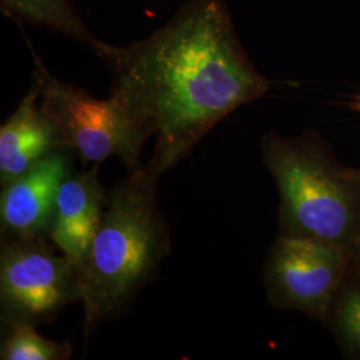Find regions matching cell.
Masks as SVG:
<instances>
[{"label": "cell", "instance_id": "1", "mask_svg": "<svg viewBox=\"0 0 360 360\" xmlns=\"http://www.w3.org/2000/svg\"><path fill=\"white\" fill-rule=\"evenodd\" d=\"M112 75L111 94L148 139L163 175L236 108L272 82L250 59L227 0H186L167 23L127 46L94 52Z\"/></svg>", "mask_w": 360, "mask_h": 360}, {"label": "cell", "instance_id": "2", "mask_svg": "<svg viewBox=\"0 0 360 360\" xmlns=\"http://www.w3.org/2000/svg\"><path fill=\"white\" fill-rule=\"evenodd\" d=\"M160 176L147 163L108 193L101 229L79 269L86 339L131 307L171 252L169 227L158 206Z\"/></svg>", "mask_w": 360, "mask_h": 360}, {"label": "cell", "instance_id": "3", "mask_svg": "<svg viewBox=\"0 0 360 360\" xmlns=\"http://www.w3.org/2000/svg\"><path fill=\"white\" fill-rule=\"evenodd\" d=\"M262 159L279 193V235L349 251L360 238V183L346 174L316 131L260 141Z\"/></svg>", "mask_w": 360, "mask_h": 360}, {"label": "cell", "instance_id": "4", "mask_svg": "<svg viewBox=\"0 0 360 360\" xmlns=\"http://www.w3.org/2000/svg\"><path fill=\"white\" fill-rule=\"evenodd\" d=\"M32 53L35 60L32 83L65 146L84 163L101 165L110 156H116L129 172L142 167L141 153L147 138L132 123L115 96L98 99L90 92L53 77L38 55Z\"/></svg>", "mask_w": 360, "mask_h": 360}, {"label": "cell", "instance_id": "5", "mask_svg": "<svg viewBox=\"0 0 360 360\" xmlns=\"http://www.w3.org/2000/svg\"><path fill=\"white\" fill-rule=\"evenodd\" d=\"M82 302L77 266L49 239H1L0 316L3 326L51 323Z\"/></svg>", "mask_w": 360, "mask_h": 360}, {"label": "cell", "instance_id": "6", "mask_svg": "<svg viewBox=\"0 0 360 360\" xmlns=\"http://www.w3.org/2000/svg\"><path fill=\"white\" fill-rule=\"evenodd\" d=\"M349 269L348 254L307 238L278 235L263 269L270 304L324 323Z\"/></svg>", "mask_w": 360, "mask_h": 360}, {"label": "cell", "instance_id": "7", "mask_svg": "<svg viewBox=\"0 0 360 360\" xmlns=\"http://www.w3.org/2000/svg\"><path fill=\"white\" fill-rule=\"evenodd\" d=\"M74 151L60 148L1 186V239H49L59 188L74 169Z\"/></svg>", "mask_w": 360, "mask_h": 360}, {"label": "cell", "instance_id": "8", "mask_svg": "<svg viewBox=\"0 0 360 360\" xmlns=\"http://www.w3.org/2000/svg\"><path fill=\"white\" fill-rule=\"evenodd\" d=\"M101 165L87 171H71L56 196L50 240L77 270L89 255L101 229L108 195L99 181Z\"/></svg>", "mask_w": 360, "mask_h": 360}, {"label": "cell", "instance_id": "9", "mask_svg": "<svg viewBox=\"0 0 360 360\" xmlns=\"http://www.w3.org/2000/svg\"><path fill=\"white\" fill-rule=\"evenodd\" d=\"M65 147L60 131L43 108L38 89L32 83L16 110L0 127L1 186Z\"/></svg>", "mask_w": 360, "mask_h": 360}, {"label": "cell", "instance_id": "10", "mask_svg": "<svg viewBox=\"0 0 360 360\" xmlns=\"http://www.w3.org/2000/svg\"><path fill=\"white\" fill-rule=\"evenodd\" d=\"M0 6L3 13L18 22L63 34L89 46L94 52L105 44L86 26L75 0H0Z\"/></svg>", "mask_w": 360, "mask_h": 360}, {"label": "cell", "instance_id": "11", "mask_svg": "<svg viewBox=\"0 0 360 360\" xmlns=\"http://www.w3.org/2000/svg\"><path fill=\"white\" fill-rule=\"evenodd\" d=\"M323 324L334 335L345 358L360 360V274L348 269Z\"/></svg>", "mask_w": 360, "mask_h": 360}, {"label": "cell", "instance_id": "12", "mask_svg": "<svg viewBox=\"0 0 360 360\" xmlns=\"http://www.w3.org/2000/svg\"><path fill=\"white\" fill-rule=\"evenodd\" d=\"M1 342V360H68L72 356L70 342H55L43 338L35 326H6Z\"/></svg>", "mask_w": 360, "mask_h": 360}, {"label": "cell", "instance_id": "13", "mask_svg": "<svg viewBox=\"0 0 360 360\" xmlns=\"http://www.w3.org/2000/svg\"><path fill=\"white\" fill-rule=\"evenodd\" d=\"M349 271L360 274V238L349 251Z\"/></svg>", "mask_w": 360, "mask_h": 360}, {"label": "cell", "instance_id": "14", "mask_svg": "<svg viewBox=\"0 0 360 360\" xmlns=\"http://www.w3.org/2000/svg\"><path fill=\"white\" fill-rule=\"evenodd\" d=\"M345 171H346L347 176H349L351 179L356 180V181H359L360 183V168L347 167V166H346Z\"/></svg>", "mask_w": 360, "mask_h": 360}, {"label": "cell", "instance_id": "15", "mask_svg": "<svg viewBox=\"0 0 360 360\" xmlns=\"http://www.w3.org/2000/svg\"><path fill=\"white\" fill-rule=\"evenodd\" d=\"M349 108L352 110V111H355V112H358L360 114V91L351 99V102H349Z\"/></svg>", "mask_w": 360, "mask_h": 360}]
</instances>
